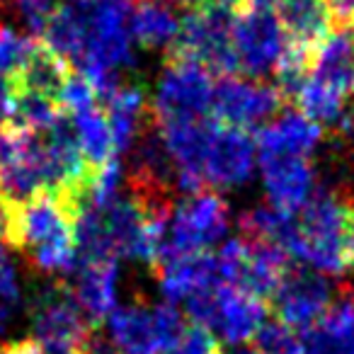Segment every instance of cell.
<instances>
[{"label": "cell", "instance_id": "cell-1", "mask_svg": "<svg viewBox=\"0 0 354 354\" xmlns=\"http://www.w3.org/2000/svg\"><path fill=\"white\" fill-rule=\"evenodd\" d=\"M291 257L323 274L354 267V199L339 185L315 183L308 202L296 212Z\"/></svg>", "mask_w": 354, "mask_h": 354}, {"label": "cell", "instance_id": "cell-2", "mask_svg": "<svg viewBox=\"0 0 354 354\" xmlns=\"http://www.w3.org/2000/svg\"><path fill=\"white\" fill-rule=\"evenodd\" d=\"M32 267L44 274H73L78 267L73 218L51 192H39L17 204L15 245Z\"/></svg>", "mask_w": 354, "mask_h": 354}, {"label": "cell", "instance_id": "cell-3", "mask_svg": "<svg viewBox=\"0 0 354 354\" xmlns=\"http://www.w3.org/2000/svg\"><path fill=\"white\" fill-rule=\"evenodd\" d=\"M233 10L216 0H202L183 12L180 32L165 56L187 59L212 75H236L238 59L233 51Z\"/></svg>", "mask_w": 354, "mask_h": 354}, {"label": "cell", "instance_id": "cell-4", "mask_svg": "<svg viewBox=\"0 0 354 354\" xmlns=\"http://www.w3.org/2000/svg\"><path fill=\"white\" fill-rule=\"evenodd\" d=\"M32 333L46 354H90L97 325L88 320L66 281L41 286L30 304Z\"/></svg>", "mask_w": 354, "mask_h": 354}, {"label": "cell", "instance_id": "cell-5", "mask_svg": "<svg viewBox=\"0 0 354 354\" xmlns=\"http://www.w3.org/2000/svg\"><path fill=\"white\" fill-rule=\"evenodd\" d=\"M228 226H231L228 204L214 189L187 194L170 212L165 243H162L158 260L170 255L212 252V248H216L226 238Z\"/></svg>", "mask_w": 354, "mask_h": 354}, {"label": "cell", "instance_id": "cell-6", "mask_svg": "<svg viewBox=\"0 0 354 354\" xmlns=\"http://www.w3.org/2000/svg\"><path fill=\"white\" fill-rule=\"evenodd\" d=\"M231 10V37L238 59V73L265 80L270 73H274L277 64L289 44L284 27L272 8L252 6V3L241 0Z\"/></svg>", "mask_w": 354, "mask_h": 354}, {"label": "cell", "instance_id": "cell-7", "mask_svg": "<svg viewBox=\"0 0 354 354\" xmlns=\"http://www.w3.org/2000/svg\"><path fill=\"white\" fill-rule=\"evenodd\" d=\"M212 73L187 59L165 56V68L153 95L151 112L158 124L207 119L212 112Z\"/></svg>", "mask_w": 354, "mask_h": 354}, {"label": "cell", "instance_id": "cell-8", "mask_svg": "<svg viewBox=\"0 0 354 354\" xmlns=\"http://www.w3.org/2000/svg\"><path fill=\"white\" fill-rule=\"evenodd\" d=\"M284 107V97L262 78L223 75L214 88L212 112L221 127L255 131L270 124Z\"/></svg>", "mask_w": 354, "mask_h": 354}, {"label": "cell", "instance_id": "cell-9", "mask_svg": "<svg viewBox=\"0 0 354 354\" xmlns=\"http://www.w3.org/2000/svg\"><path fill=\"white\" fill-rule=\"evenodd\" d=\"M270 301L281 323L306 330L333 304V286L323 272L294 262Z\"/></svg>", "mask_w": 354, "mask_h": 354}, {"label": "cell", "instance_id": "cell-10", "mask_svg": "<svg viewBox=\"0 0 354 354\" xmlns=\"http://www.w3.org/2000/svg\"><path fill=\"white\" fill-rule=\"evenodd\" d=\"M257 165V146L248 131L231 127L214 129L204 156L202 177L207 189H236L252 180Z\"/></svg>", "mask_w": 354, "mask_h": 354}, {"label": "cell", "instance_id": "cell-11", "mask_svg": "<svg viewBox=\"0 0 354 354\" xmlns=\"http://www.w3.org/2000/svg\"><path fill=\"white\" fill-rule=\"evenodd\" d=\"M257 165L270 204L281 212H299L318 183L310 158L299 153H257Z\"/></svg>", "mask_w": 354, "mask_h": 354}, {"label": "cell", "instance_id": "cell-12", "mask_svg": "<svg viewBox=\"0 0 354 354\" xmlns=\"http://www.w3.org/2000/svg\"><path fill=\"white\" fill-rule=\"evenodd\" d=\"M267 313H270V306L265 299L241 289V286L216 284L209 333H214L218 339L233 344V347H241L255 337Z\"/></svg>", "mask_w": 354, "mask_h": 354}, {"label": "cell", "instance_id": "cell-13", "mask_svg": "<svg viewBox=\"0 0 354 354\" xmlns=\"http://www.w3.org/2000/svg\"><path fill=\"white\" fill-rule=\"evenodd\" d=\"M104 323L117 354H162L167 349L158 325L156 306L141 299L129 306H117Z\"/></svg>", "mask_w": 354, "mask_h": 354}, {"label": "cell", "instance_id": "cell-14", "mask_svg": "<svg viewBox=\"0 0 354 354\" xmlns=\"http://www.w3.org/2000/svg\"><path fill=\"white\" fill-rule=\"evenodd\" d=\"M304 354H354V289L342 286L323 315L304 330Z\"/></svg>", "mask_w": 354, "mask_h": 354}, {"label": "cell", "instance_id": "cell-15", "mask_svg": "<svg viewBox=\"0 0 354 354\" xmlns=\"http://www.w3.org/2000/svg\"><path fill=\"white\" fill-rule=\"evenodd\" d=\"M153 272L160 281V291L167 304H183L192 294L209 289L218 281L214 252H194V255H170L156 262Z\"/></svg>", "mask_w": 354, "mask_h": 354}, {"label": "cell", "instance_id": "cell-16", "mask_svg": "<svg viewBox=\"0 0 354 354\" xmlns=\"http://www.w3.org/2000/svg\"><path fill=\"white\" fill-rule=\"evenodd\" d=\"M75 284L73 296L83 313L93 325H102L109 318L114 308L119 306L117 301V260H97V262H85L73 270Z\"/></svg>", "mask_w": 354, "mask_h": 354}, {"label": "cell", "instance_id": "cell-17", "mask_svg": "<svg viewBox=\"0 0 354 354\" xmlns=\"http://www.w3.org/2000/svg\"><path fill=\"white\" fill-rule=\"evenodd\" d=\"M310 75L330 85L344 97L354 95V35L352 27L335 25L333 32L313 49Z\"/></svg>", "mask_w": 354, "mask_h": 354}, {"label": "cell", "instance_id": "cell-18", "mask_svg": "<svg viewBox=\"0 0 354 354\" xmlns=\"http://www.w3.org/2000/svg\"><path fill=\"white\" fill-rule=\"evenodd\" d=\"M185 8L180 0H131V35L143 49L165 51L172 46Z\"/></svg>", "mask_w": 354, "mask_h": 354}, {"label": "cell", "instance_id": "cell-19", "mask_svg": "<svg viewBox=\"0 0 354 354\" xmlns=\"http://www.w3.org/2000/svg\"><path fill=\"white\" fill-rule=\"evenodd\" d=\"M104 117L114 138L117 156L129 151L146 119L151 117V104L138 83H119L112 93L104 95Z\"/></svg>", "mask_w": 354, "mask_h": 354}, {"label": "cell", "instance_id": "cell-20", "mask_svg": "<svg viewBox=\"0 0 354 354\" xmlns=\"http://www.w3.org/2000/svg\"><path fill=\"white\" fill-rule=\"evenodd\" d=\"M323 138V127L301 114L299 109H289L272 119L257 133V153H299L313 156Z\"/></svg>", "mask_w": 354, "mask_h": 354}, {"label": "cell", "instance_id": "cell-21", "mask_svg": "<svg viewBox=\"0 0 354 354\" xmlns=\"http://www.w3.org/2000/svg\"><path fill=\"white\" fill-rule=\"evenodd\" d=\"M68 73V61L56 54L54 49H49L41 39H35L27 59L22 61L17 73L8 80H10L12 90L44 95L59 104V95L64 90Z\"/></svg>", "mask_w": 354, "mask_h": 354}, {"label": "cell", "instance_id": "cell-22", "mask_svg": "<svg viewBox=\"0 0 354 354\" xmlns=\"http://www.w3.org/2000/svg\"><path fill=\"white\" fill-rule=\"evenodd\" d=\"M277 8L286 39L306 49H315L335 27L328 0H279Z\"/></svg>", "mask_w": 354, "mask_h": 354}, {"label": "cell", "instance_id": "cell-23", "mask_svg": "<svg viewBox=\"0 0 354 354\" xmlns=\"http://www.w3.org/2000/svg\"><path fill=\"white\" fill-rule=\"evenodd\" d=\"M71 124H73L75 138L83 151V158L93 170L102 167L112 158H117V148H114V138L109 131L107 117H104L102 107L90 104L78 112H71Z\"/></svg>", "mask_w": 354, "mask_h": 354}, {"label": "cell", "instance_id": "cell-24", "mask_svg": "<svg viewBox=\"0 0 354 354\" xmlns=\"http://www.w3.org/2000/svg\"><path fill=\"white\" fill-rule=\"evenodd\" d=\"M344 95H339L337 90H333L330 85L320 83L318 78L308 75L306 83L301 85V90L296 93L294 102L299 104V112L306 114L308 119H313L318 127H335L339 117L344 112Z\"/></svg>", "mask_w": 354, "mask_h": 354}, {"label": "cell", "instance_id": "cell-25", "mask_svg": "<svg viewBox=\"0 0 354 354\" xmlns=\"http://www.w3.org/2000/svg\"><path fill=\"white\" fill-rule=\"evenodd\" d=\"M12 97H15L12 124H17V127H22V129H30V131L44 133L61 114L59 104H56L54 100L44 97V95L12 90Z\"/></svg>", "mask_w": 354, "mask_h": 354}, {"label": "cell", "instance_id": "cell-26", "mask_svg": "<svg viewBox=\"0 0 354 354\" xmlns=\"http://www.w3.org/2000/svg\"><path fill=\"white\" fill-rule=\"evenodd\" d=\"M257 354H304V344L294 328L281 320L262 323V328L252 337Z\"/></svg>", "mask_w": 354, "mask_h": 354}, {"label": "cell", "instance_id": "cell-27", "mask_svg": "<svg viewBox=\"0 0 354 354\" xmlns=\"http://www.w3.org/2000/svg\"><path fill=\"white\" fill-rule=\"evenodd\" d=\"M32 44H35V37L20 35L17 30L0 22V75L3 78H12L17 73Z\"/></svg>", "mask_w": 354, "mask_h": 354}, {"label": "cell", "instance_id": "cell-28", "mask_svg": "<svg viewBox=\"0 0 354 354\" xmlns=\"http://www.w3.org/2000/svg\"><path fill=\"white\" fill-rule=\"evenodd\" d=\"M162 354H223L221 342L214 333L199 325H187L172 347H167Z\"/></svg>", "mask_w": 354, "mask_h": 354}, {"label": "cell", "instance_id": "cell-29", "mask_svg": "<svg viewBox=\"0 0 354 354\" xmlns=\"http://www.w3.org/2000/svg\"><path fill=\"white\" fill-rule=\"evenodd\" d=\"M20 301H22V289H20V281H17V270L12 267L6 248L0 243V310L8 318H12Z\"/></svg>", "mask_w": 354, "mask_h": 354}, {"label": "cell", "instance_id": "cell-30", "mask_svg": "<svg viewBox=\"0 0 354 354\" xmlns=\"http://www.w3.org/2000/svg\"><path fill=\"white\" fill-rule=\"evenodd\" d=\"M10 3L17 8L20 17L25 20V25L30 27L35 35H41L49 15L54 12V8L59 6L56 0H10Z\"/></svg>", "mask_w": 354, "mask_h": 354}, {"label": "cell", "instance_id": "cell-31", "mask_svg": "<svg viewBox=\"0 0 354 354\" xmlns=\"http://www.w3.org/2000/svg\"><path fill=\"white\" fill-rule=\"evenodd\" d=\"M15 218H17V207L0 194V243L15 245Z\"/></svg>", "mask_w": 354, "mask_h": 354}, {"label": "cell", "instance_id": "cell-32", "mask_svg": "<svg viewBox=\"0 0 354 354\" xmlns=\"http://www.w3.org/2000/svg\"><path fill=\"white\" fill-rule=\"evenodd\" d=\"M12 112H15V97H12V85L8 78L0 75V127L12 122Z\"/></svg>", "mask_w": 354, "mask_h": 354}, {"label": "cell", "instance_id": "cell-33", "mask_svg": "<svg viewBox=\"0 0 354 354\" xmlns=\"http://www.w3.org/2000/svg\"><path fill=\"white\" fill-rule=\"evenodd\" d=\"M0 354H46V352L35 337H25V339L3 342L0 344Z\"/></svg>", "mask_w": 354, "mask_h": 354}, {"label": "cell", "instance_id": "cell-34", "mask_svg": "<svg viewBox=\"0 0 354 354\" xmlns=\"http://www.w3.org/2000/svg\"><path fill=\"white\" fill-rule=\"evenodd\" d=\"M330 8H333L335 25L349 27L354 20V0H328Z\"/></svg>", "mask_w": 354, "mask_h": 354}, {"label": "cell", "instance_id": "cell-35", "mask_svg": "<svg viewBox=\"0 0 354 354\" xmlns=\"http://www.w3.org/2000/svg\"><path fill=\"white\" fill-rule=\"evenodd\" d=\"M245 3H252V6H262V8H272V6H277L279 0H245Z\"/></svg>", "mask_w": 354, "mask_h": 354}, {"label": "cell", "instance_id": "cell-36", "mask_svg": "<svg viewBox=\"0 0 354 354\" xmlns=\"http://www.w3.org/2000/svg\"><path fill=\"white\" fill-rule=\"evenodd\" d=\"M231 354H257L255 349H248V347H238V349H233Z\"/></svg>", "mask_w": 354, "mask_h": 354}, {"label": "cell", "instance_id": "cell-37", "mask_svg": "<svg viewBox=\"0 0 354 354\" xmlns=\"http://www.w3.org/2000/svg\"><path fill=\"white\" fill-rule=\"evenodd\" d=\"M216 3H221V6H228V8H233V6H238L241 0H216Z\"/></svg>", "mask_w": 354, "mask_h": 354}, {"label": "cell", "instance_id": "cell-38", "mask_svg": "<svg viewBox=\"0 0 354 354\" xmlns=\"http://www.w3.org/2000/svg\"><path fill=\"white\" fill-rule=\"evenodd\" d=\"M8 3H10V0H0V12L6 10V8H8Z\"/></svg>", "mask_w": 354, "mask_h": 354}, {"label": "cell", "instance_id": "cell-39", "mask_svg": "<svg viewBox=\"0 0 354 354\" xmlns=\"http://www.w3.org/2000/svg\"><path fill=\"white\" fill-rule=\"evenodd\" d=\"M349 27H352V35H354V20H352V25H349Z\"/></svg>", "mask_w": 354, "mask_h": 354}]
</instances>
